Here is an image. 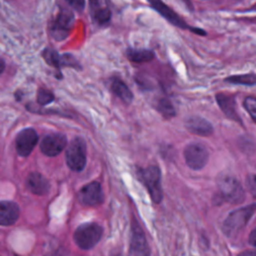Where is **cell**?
I'll return each instance as SVG.
<instances>
[{"label": "cell", "mask_w": 256, "mask_h": 256, "mask_svg": "<svg viewBox=\"0 0 256 256\" xmlns=\"http://www.w3.org/2000/svg\"><path fill=\"white\" fill-rule=\"evenodd\" d=\"M157 110L164 118H172L175 116V108L168 98H161L157 103Z\"/></svg>", "instance_id": "obj_21"}, {"label": "cell", "mask_w": 256, "mask_h": 256, "mask_svg": "<svg viewBox=\"0 0 256 256\" xmlns=\"http://www.w3.org/2000/svg\"><path fill=\"white\" fill-rule=\"evenodd\" d=\"M130 255H149L150 249L145 234L137 221L133 220L131 225V238L129 244Z\"/></svg>", "instance_id": "obj_11"}, {"label": "cell", "mask_w": 256, "mask_h": 256, "mask_svg": "<svg viewBox=\"0 0 256 256\" xmlns=\"http://www.w3.org/2000/svg\"><path fill=\"white\" fill-rule=\"evenodd\" d=\"M217 186L221 197L231 204H239L245 198L240 182L231 174H220L217 178Z\"/></svg>", "instance_id": "obj_4"}, {"label": "cell", "mask_w": 256, "mask_h": 256, "mask_svg": "<svg viewBox=\"0 0 256 256\" xmlns=\"http://www.w3.org/2000/svg\"><path fill=\"white\" fill-rule=\"evenodd\" d=\"M20 209L17 203L8 200L0 202V224L2 226H11L19 218Z\"/></svg>", "instance_id": "obj_15"}, {"label": "cell", "mask_w": 256, "mask_h": 256, "mask_svg": "<svg viewBox=\"0 0 256 256\" xmlns=\"http://www.w3.org/2000/svg\"><path fill=\"white\" fill-rule=\"evenodd\" d=\"M216 100L219 107L228 118L240 122V118L235 108V100L233 96L225 93H218L216 95Z\"/></svg>", "instance_id": "obj_17"}, {"label": "cell", "mask_w": 256, "mask_h": 256, "mask_svg": "<svg viewBox=\"0 0 256 256\" xmlns=\"http://www.w3.org/2000/svg\"><path fill=\"white\" fill-rule=\"evenodd\" d=\"M74 23V16L68 10H62L50 27L51 35L58 41L65 39Z\"/></svg>", "instance_id": "obj_12"}, {"label": "cell", "mask_w": 256, "mask_h": 256, "mask_svg": "<svg viewBox=\"0 0 256 256\" xmlns=\"http://www.w3.org/2000/svg\"><path fill=\"white\" fill-rule=\"evenodd\" d=\"M38 134L32 127L22 129L15 138V148L19 156L27 157L38 143Z\"/></svg>", "instance_id": "obj_8"}, {"label": "cell", "mask_w": 256, "mask_h": 256, "mask_svg": "<svg viewBox=\"0 0 256 256\" xmlns=\"http://www.w3.org/2000/svg\"><path fill=\"white\" fill-rule=\"evenodd\" d=\"M4 67H5V62H4V60L2 59V60H1V70H0V72H1V73H3V71H4Z\"/></svg>", "instance_id": "obj_29"}, {"label": "cell", "mask_w": 256, "mask_h": 256, "mask_svg": "<svg viewBox=\"0 0 256 256\" xmlns=\"http://www.w3.org/2000/svg\"><path fill=\"white\" fill-rule=\"evenodd\" d=\"M127 58L136 63H143L151 61L154 58V52L149 49H135L128 48L126 51Z\"/></svg>", "instance_id": "obj_20"}, {"label": "cell", "mask_w": 256, "mask_h": 256, "mask_svg": "<svg viewBox=\"0 0 256 256\" xmlns=\"http://www.w3.org/2000/svg\"><path fill=\"white\" fill-rule=\"evenodd\" d=\"M255 211L256 204H251L232 211L223 222V233L227 237L236 236L246 226Z\"/></svg>", "instance_id": "obj_2"}, {"label": "cell", "mask_w": 256, "mask_h": 256, "mask_svg": "<svg viewBox=\"0 0 256 256\" xmlns=\"http://www.w3.org/2000/svg\"><path fill=\"white\" fill-rule=\"evenodd\" d=\"M249 243L252 245V246H254V247H256V228L250 233V235H249Z\"/></svg>", "instance_id": "obj_27"}, {"label": "cell", "mask_w": 256, "mask_h": 256, "mask_svg": "<svg viewBox=\"0 0 256 256\" xmlns=\"http://www.w3.org/2000/svg\"><path fill=\"white\" fill-rule=\"evenodd\" d=\"M42 57L48 65L56 68L59 73L61 72V69L63 67H73L77 70L81 69L78 61L73 57V55H70V54L60 55L57 51L51 48L44 49L42 52Z\"/></svg>", "instance_id": "obj_10"}, {"label": "cell", "mask_w": 256, "mask_h": 256, "mask_svg": "<svg viewBox=\"0 0 256 256\" xmlns=\"http://www.w3.org/2000/svg\"><path fill=\"white\" fill-rule=\"evenodd\" d=\"M89 1H90L92 16L94 20L100 25H104L108 23L111 18V13L105 0H89Z\"/></svg>", "instance_id": "obj_18"}, {"label": "cell", "mask_w": 256, "mask_h": 256, "mask_svg": "<svg viewBox=\"0 0 256 256\" xmlns=\"http://www.w3.org/2000/svg\"><path fill=\"white\" fill-rule=\"evenodd\" d=\"M244 107L252 117V119L256 122V98L248 96L244 99Z\"/></svg>", "instance_id": "obj_24"}, {"label": "cell", "mask_w": 256, "mask_h": 256, "mask_svg": "<svg viewBox=\"0 0 256 256\" xmlns=\"http://www.w3.org/2000/svg\"><path fill=\"white\" fill-rule=\"evenodd\" d=\"M184 159L190 169L200 170L207 164L209 152L201 143H190L184 149Z\"/></svg>", "instance_id": "obj_6"}, {"label": "cell", "mask_w": 256, "mask_h": 256, "mask_svg": "<svg viewBox=\"0 0 256 256\" xmlns=\"http://www.w3.org/2000/svg\"><path fill=\"white\" fill-rule=\"evenodd\" d=\"M227 82L233 84H244V85H253L256 84V74H244V75H235L228 77Z\"/></svg>", "instance_id": "obj_22"}, {"label": "cell", "mask_w": 256, "mask_h": 256, "mask_svg": "<svg viewBox=\"0 0 256 256\" xmlns=\"http://www.w3.org/2000/svg\"><path fill=\"white\" fill-rule=\"evenodd\" d=\"M246 187L249 192L256 198V174H249L246 178Z\"/></svg>", "instance_id": "obj_25"}, {"label": "cell", "mask_w": 256, "mask_h": 256, "mask_svg": "<svg viewBox=\"0 0 256 256\" xmlns=\"http://www.w3.org/2000/svg\"><path fill=\"white\" fill-rule=\"evenodd\" d=\"M71 7L77 11H82L85 6V0H65Z\"/></svg>", "instance_id": "obj_26"}, {"label": "cell", "mask_w": 256, "mask_h": 256, "mask_svg": "<svg viewBox=\"0 0 256 256\" xmlns=\"http://www.w3.org/2000/svg\"><path fill=\"white\" fill-rule=\"evenodd\" d=\"M151 6L156 9L164 18H166L170 23L173 25L180 27L182 29H191L172 9H170L168 6H166L161 0H148Z\"/></svg>", "instance_id": "obj_16"}, {"label": "cell", "mask_w": 256, "mask_h": 256, "mask_svg": "<svg viewBox=\"0 0 256 256\" xmlns=\"http://www.w3.org/2000/svg\"><path fill=\"white\" fill-rule=\"evenodd\" d=\"M110 89L124 103L130 104L133 101L134 96H133L132 91L129 89V87L121 79H119L117 77H113L111 79Z\"/></svg>", "instance_id": "obj_19"}, {"label": "cell", "mask_w": 256, "mask_h": 256, "mask_svg": "<svg viewBox=\"0 0 256 256\" xmlns=\"http://www.w3.org/2000/svg\"><path fill=\"white\" fill-rule=\"evenodd\" d=\"M78 200L83 206L96 207L103 203L104 193L99 182H90L84 185L78 192Z\"/></svg>", "instance_id": "obj_7"}, {"label": "cell", "mask_w": 256, "mask_h": 256, "mask_svg": "<svg viewBox=\"0 0 256 256\" xmlns=\"http://www.w3.org/2000/svg\"><path fill=\"white\" fill-rule=\"evenodd\" d=\"M186 129L199 136H210L213 133L212 124L203 117L200 116H190L185 121Z\"/></svg>", "instance_id": "obj_13"}, {"label": "cell", "mask_w": 256, "mask_h": 256, "mask_svg": "<svg viewBox=\"0 0 256 256\" xmlns=\"http://www.w3.org/2000/svg\"><path fill=\"white\" fill-rule=\"evenodd\" d=\"M138 177L146 187L150 198L154 203H160L163 199V189L161 185V171L155 166L151 165L144 169L138 170Z\"/></svg>", "instance_id": "obj_3"}, {"label": "cell", "mask_w": 256, "mask_h": 256, "mask_svg": "<svg viewBox=\"0 0 256 256\" xmlns=\"http://www.w3.org/2000/svg\"><path fill=\"white\" fill-rule=\"evenodd\" d=\"M55 100L54 94L45 88H39L37 91V103L41 106H46Z\"/></svg>", "instance_id": "obj_23"}, {"label": "cell", "mask_w": 256, "mask_h": 256, "mask_svg": "<svg viewBox=\"0 0 256 256\" xmlns=\"http://www.w3.org/2000/svg\"><path fill=\"white\" fill-rule=\"evenodd\" d=\"M242 254L243 255H247V254H249V255H256V251H247V252H243Z\"/></svg>", "instance_id": "obj_28"}, {"label": "cell", "mask_w": 256, "mask_h": 256, "mask_svg": "<svg viewBox=\"0 0 256 256\" xmlns=\"http://www.w3.org/2000/svg\"><path fill=\"white\" fill-rule=\"evenodd\" d=\"M103 234L101 225L95 222H87L79 225L73 234V240L78 248L91 250L100 241Z\"/></svg>", "instance_id": "obj_1"}, {"label": "cell", "mask_w": 256, "mask_h": 256, "mask_svg": "<svg viewBox=\"0 0 256 256\" xmlns=\"http://www.w3.org/2000/svg\"><path fill=\"white\" fill-rule=\"evenodd\" d=\"M26 187L30 192L36 195H46L50 191V183L39 172H31L26 178Z\"/></svg>", "instance_id": "obj_14"}, {"label": "cell", "mask_w": 256, "mask_h": 256, "mask_svg": "<svg viewBox=\"0 0 256 256\" xmlns=\"http://www.w3.org/2000/svg\"><path fill=\"white\" fill-rule=\"evenodd\" d=\"M86 142L82 137H74L68 145L65 153L66 163L68 167L75 172L82 171L87 162Z\"/></svg>", "instance_id": "obj_5"}, {"label": "cell", "mask_w": 256, "mask_h": 256, "mask_svg": "<svg viewBox=\"0 0 256 256\" xmlns=\"http://www.w3.org/2000/svg\"><path fill=\"white\" fill-rule=\"evenodd\" d=\"M67 145V137L63 133H50L45 135L40 141L41 152L49 157L59 155Z\"/></svg>", "instance_id": "obj_9"}]
</instances>
